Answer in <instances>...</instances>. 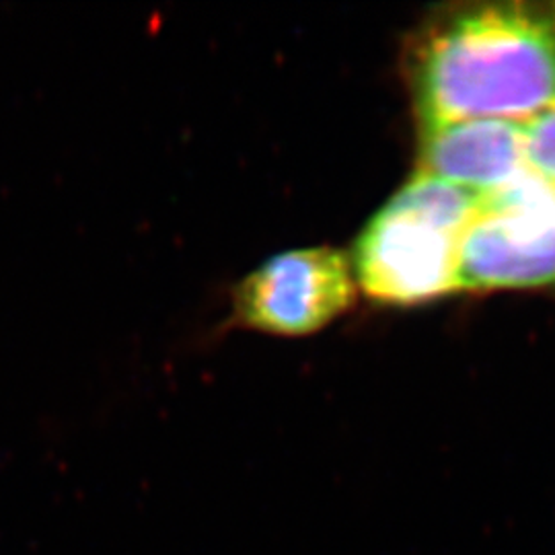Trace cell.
<instances>
[{
    "mask_svg": "<svg viewBox=\"0 0 555 555\" xmlns=\"http://www.w3.org/2000/svg\"><path fill=\"white\" fill-rule=\"evenodd\" d=\"M420 124L527 121L555 105V2L456 4L426 21L408 52Z\"/></svg>",
    "mask_w": 555,
    "mask_h": 555,
    "instance_id": "6da1fadb",
    "label": "cell"
},
{
    "mask_svg": "<svg viewBox=\"0 0 555 555\" xmlns=\"http://www.w3.org/2000/svg\"><path fill=\"white\" fill-rule=\"evenodd\" d=\"M483 196L416 173L360 233L352 272L366 297L417 305L459 291V245Z\"/></svg>",
    "mask_w": 555,
    "mask_h": 555,
    "instance_id": "7a4b0ae2",
    "label": "cell"
},
{
    "mask_svg": "<svg viewBox=\"0 0 555 555\" xmlns=\"http://www.w3.org/2000/svg\"><path fill=\"white\" fill-rule=\"evenodd\" d=\"M555 284V185L522 173L479 202L459 245V291Z\"/></svg>",
    "mask_w": 555,
    "mask_h": 555,
    "instance_id": "3957f363",
    "label": "cell"
},
{
    "mask_svg": "<svg viewBox=\"0 0 555 555\" xmlns=\"http://www.w3.org/2000/svg\"><path fill=\"white\" fill-rule=\"evenodd\" d=\"M357 297L352 263L330 247L280 254L261 263L235 291L233 311L241 325L307 336L348 311Z\"/></svg>",
    "mask_w": 555,
    "mask_h": 555,
    "instance_id": "277c9868",
    "label": "cell"
},
{
    "mask_svg": "<svg viewBox=\"0 0 555 555\" xmlns=\"http://www.w3.org/2000/svg\"><path fill=\"white\" fill-rule=\"evenodd\" d=\"M417 173L490 196L527 173L522 124L461 119L420 124Z\"/></svg>",
    "mask_w": 555,
    "mask_h": 555,
    "instance_id": "5b68a950",
    "label": "cell"
},
{
    "mask_svg": "<svg viewBox=\"0 0 555 555\" xmlns=\"http://www.w3.org/2000/svg\"><path fill=\"white\" fill-rule=\"evenodd\" d=\"M527 171L555 185V105L522 121Z\"/></svg>",
    "mask_w": 555,
    "mask_h": 555,
    "instance_id": "8992f818",
    "label": "cell"
}]
</instances>
